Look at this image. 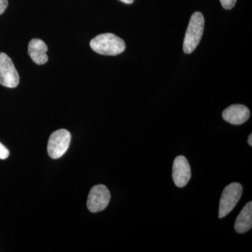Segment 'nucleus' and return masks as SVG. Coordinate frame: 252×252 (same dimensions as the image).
<instances>
[{
	"label": "nucleus",
	"instance_id": "nucleus-4",
	"mask_svg": "<svg viewBox=\"0 0 252 252\" xmlns=\"http://www.w3.org/2000/svg\"><path fill=\"white\" fill-rule=\"evenodd\" d=\"M71 142V134L65 129L55 131L50 136L47 151L49 157L53 159L60 158L69 148Z\"/></svg>",
	"mask_w": 252,
	"mask_h": 252
},
{
	"label": "nucleus",
	"instance_id": "nucleus-2",
	"mask_svg": "<svg viewBox=\"0 0 252 252\" xmlns=\"http://www.w3.org/2000/svg\"><path fill=\"white\" fill-rule=\"evenodd\" d=\"M205 18L202 13H193L189 21L188 28L184 39L183 50L185 54H191L196 49L203 36Z\"/></svg>",
	"mask_w": 252,
	"mask_h": 252
},
{
	"label": "nucleus",
	"instance_id": "nucleus-15",
	"mask_svg": "<svg viewBox=\"0 0 252 252\" xmlns=\"http://www.w3.org/2000/svg\"><path fill=\"white\" fill-rule=\"evenodd\" d=\"M248 144L249 145L252 146V134H250V135L249 136Z\"/></svg>",
	"mask_w": 252,
	"mask_h": 252
},
{
	"label": "nucleus",
	"instance_id": "nucleus-11",
	"mask_svg": "<svg viewBox=\"0 0 252 252\" xmlns=\"http://www.w3.org/2000/svg\"><path fill=\"white\" fill-rule=\"evenodd\" d=\"M220 4L225 9H231L234 7L237 0H220Z\"/></svg>",
	"mask_w": 252,
	"mask_h": 252
},
{
	"label": "nucleus",
	"instance_id": "nucleus-12",
	"mask_svg": "<svg viewBox=\"0 0 252 252\" xmlns=\"http://www.w3.org/2000/svg\"><path fill=\"white\" fill-rule=\"evenodd\" d=\"M9 156V151L2 144L0 143V159L4 160Z\"/></svg>",
	"mask_w": 252,
	"mask_h": 252
},
{
	"label": "nucleus",
	"instance_id": "nucleus-8",
	"mask_svg": "<svg viewBox=\"0 0 252 252\" xmlns=\"http://www.w3.org/2000/svg\"><path fill=\"white\" fill-rule=\"evenodd\" d=\"M222 117L233 125H241L250 119V109L243 104H233L223 111Z\"/></svg>",
	"mask_w": 252,
	"mask_h": 252
},
{
	"label": "nucleus",
	"instance_id": "nucleus-13",
	"mask_svg": "<svg viewBox=\"0 0 252 252\" xmlns=\"http://www.w3.org/2000/svg\"><path fill=\"white\" fill-rule=\"evenodd\" d=\"M8 6V0H0V15L4 12Z\"/></svg>",
	"mask_w": 252,
	"mask_h": 252
},
{
	"label": "nucleus",
	"instance_id": "nucleus-9",
	"mask_svg": "<svg viewBox=\"0 0 252 252\" xmlns=\"http://www.w3.org/2000/svg\"><path fill=\"white\" fill-rule=\"evenodd\" d=\"M47 51V46L41 39H32L28 44V54L36 64H44L48 62Z\"/></svg>",
	"mask_w": 252,
	"mask_h": 252
},
{
	"label": "nucleus",
	"instance_id": "nucleus-1",
	"mask_svg": "<svg viewBox=\"0 0 252 252\" xmlns=\"http://www.w3.org/2000/svg\"><path fill=\"white\" fill-rule=\"evenodd\" d=\"M90 46L94 52L104 56H117L126 49L125 41L112 33L96 36L91 41Z\"/></svg>",
	"mask_w": 252,
	"mask_h": 252
},
{
	"label": "nucleus",
	"instance_id": "nucleus-14",
	"mask_svg": "<svg viewBox=\"0 0 252 252\" xmlns=\"http://www.w3.org/2000/svg\"><path fill=\"white\" fill-rule=\"evenodd\" d=\"M120 1L127 4H132L134 2V0H120Z\"/></svg>",
	"mask_w": 252,
	"mask_h": 252
},
{
	"label": "nucleus",
	"instance_id": "nucleus-5",
	"mask_svg": "<svg viewBox=\"0 0 252 252\" xmlns=\"http://www.w3.org/2000/svg\"><path fill=\"white\" fill-rule=\"evenodd\" d=\"M20 82L19 74L14 63L4 53H0V84L5 87H17Z\"/></svg>",
	"mask_w": 252,
	"mask_h": 252
},
{
	"label": "nucleus",
	"instance_id": "nucleus-10",
	"mask_svg": "<svg viewBox=\"0 0 252 252\" xmlns=\"http://www.w3.org/2000/svg\"><path fill=\"white\" fill-rule=\"evenodd\" d=\"M252 227V203L249 202L240 213L239 214L235 223V230L237 233H245L251 229Z\"/></svg>",
	"mask_w": 252,
	"mask_h": 252
},
{
	"label": "nucleus",
	"instance_id": "nucleus-3",
	"mask_svg": "<svg viewBox=\"0 0 252 252\" xmlns=\"http://www.w3.org/2000/svg\"><path fill=\"white\" fill-rule=\"evenodd\" d=\"M243 187L241 184L233 182L225 187L220 204L219 217L223 218L234 209L243 195Z\"/></svg>",
	"mask_w": 252,
	"mask_h": 252
},
{
	"label": "nucleus",
	"instance_id": "nucleus-6",
	"mask_svg": "<svg viewBox=\"0 0 252 252\" xmlns=\"http://www.w3.org/2000/svg\"><path fill=\"white\" fill-rule=\"evenodd\" d=\"M111 194L108 188L103 185L94 186L91 189L87 200L89 211L96 213L103 211L108 206Z\"/></svg>",
	"mask_w": 252,
	"mask_h": 252
},
{
	"label": "nucleus",
	"instance_id": "nucleus-7",
	"mask_svg": "<svg viewBox=\"0 0 252 252\" xmlns=\"http://www.w3.org/2000/svg\"><path fill=\"white\" fill-rule=\"evenodd\" d=\"M191 177V170L188 160L184 156H179L175 159L172 167V179L179 188L185 187Z\"/></svg>",
	"mask_w": 252,
	"mask_h": 252
}]
</instances>
